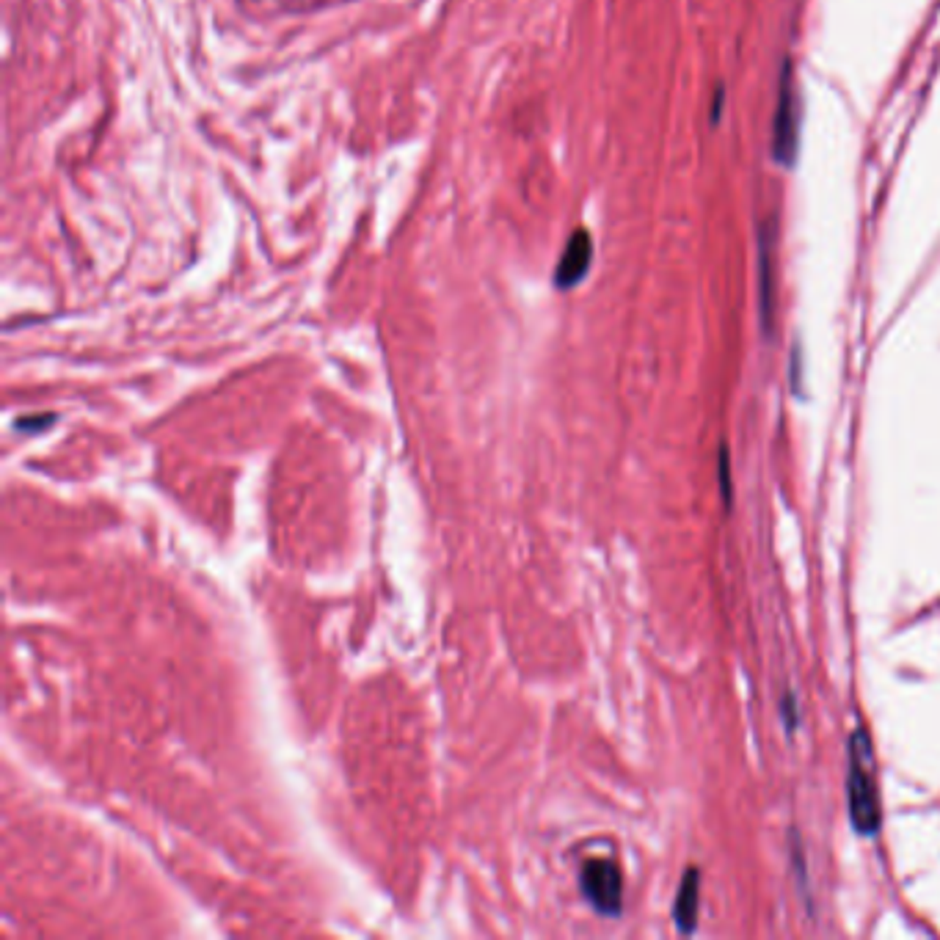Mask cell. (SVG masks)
I'll return each mask as SVG.
<instances>
[{
  "mask_svg": "<svg viewBox=\"0 0 940 940\" xmlns=\"http://www.w3.org/2000/svg\"><path fill=\"white\" fill-rule=\"evenodd\" d=\"M590 259H593L590 232L588 229H576L568 237L566 251H563V257L558 262V271H554V287H558V290H571V287L580 284L588 276Z\"/></svg>",
  "mask_w": 940,
  "mask_h": 940,
  "instance_id": "cell-4",
  "label": "cell"
},
{
  "mask_svg": "<svg viewBox=\"0 0 940 940\" xmlns=\"http://www.w3.org/2000/svg\"><path fill=\"white\" fill-rule=\"evenodd\" d=\"M781 712H783V720H786V728L794 731V726H797V706H794V695H791V692L783 695Z\"/></svg>",
  "mask_w": 940,
  "mask_h": 940,
  "instance_id": "cell-7",
  "label": "cell"
},
{
  "mask_svg": "<svg viewBox=\"0 0 940 940\" xmlns=\"http://www.w3.org/2000/svg\"><path fill=\"white\" fill-rule=\"evenodd\" d=\"M728 447L722 444L720 455H717V477H720V489H722V499L726 505H731V469H728Z\"/></svg>",
  "mask_w": 940,
  "mask_h": 940,
  "instance_id": "cell-6",
  "label": "cell"
},
{
  "mask_svg": "<svg viewBox=\"0 0 940 940\" xmlns=\"http://www.w3.org/2000/svg\"><path fill=\"white\" fill-rule=\"evenodd\" d=\"M56 417H36V420H19L17 422V428H22V430H26V428H47V425H50Z\"/></svg>",
  "mask_w": 940,
  "mask_h": 940,
  "instance_id": "cell-8",
  "label": "cell"
},
{
  "mask_svg": "<svg viewBox=\"0 0 940 940\" xmlns=\"http://www.w3.org/2000/svg\"><path fill=\"white\" fill-rule=\"evenodd\" d=\"M720 111H722V89H717V97H714V108H712V119L717 122L720 119Z\"/></svg>",
  "mask_w": 940,
  "mask_h": 940,
  "instance_id": "cell-9",
  "label": "cell"
},
{
  "mask_svg": "<svg viewBox=\"0 0 940 940\" xmlns=\"http://www.w3.org/2000/svg\"><path fill=\"white\" fill-rule=\"evenodd\" d=\"M697 897H701V875H697V869H687L676 907H673V919H676L682 932H692L697 924Z\"/></svg>",
  "mask_w": 940,
  "mask_h": 940,
  "instance_id": "cell-5",
  "label": "cell"
},
{
  "mask_svg": "<svg viewBox=\"0 0 940 940\" xmlns=\"http://www.w3.org/2000/svg\"><path fill=\"white\" fill-rule=\"evenodd\" d=\"M800 147V100L794 91V78L789 64L783 66L781 75V94H778V108H775V125H773V155L778 163L791 166L797 158Z\"/></svg>",
  "mask_w": 940,
  "mask_h": 940,
  "instance_id": "cell-2",
  "label": "cell"
},
{
  "mask_svg": "<svg viewBox=\"0 0 940 940\" xmlns=\"http://www.w3.org/2000/svg\"><path fill=\"white\" fill-rule=\"evenodd\" d=\"M875 753L863 731H855L850 739V775H847V800L850 819L860 836H875L880 830V797L875 783Z\"/></svg>",
  "mask_w": 940,
  "mask_h": 940,
  "instance_id": "cell-1",
  "label": "cell"
},
{
  "mask_svg": "<svg viewBox=\"0 0 940 940\" xmlns=\"http://www.w3.org/2000/svg\"><path fill=\"white\" fill-rule=\"evenodd\" d=\"M582 894L601 915H620L623 910V877L618 866L605 858H590L580 875Z\"/></svg>",
  "mask_w": 940,
  "mask_h": 940,
  "instance_id": "cell-3",
  "label": "cell"
}]
</instances>
